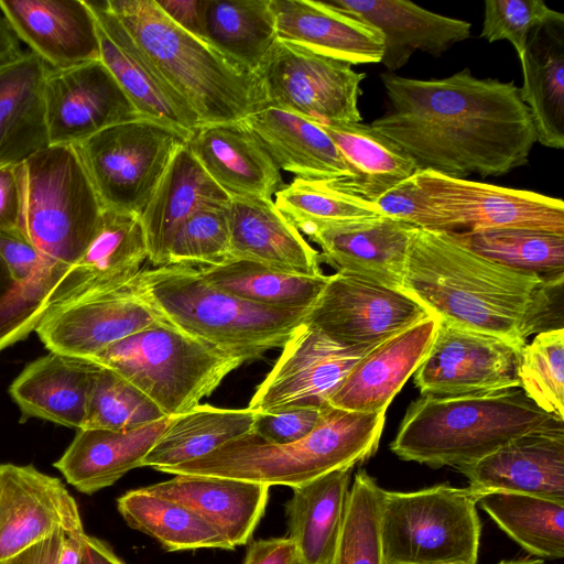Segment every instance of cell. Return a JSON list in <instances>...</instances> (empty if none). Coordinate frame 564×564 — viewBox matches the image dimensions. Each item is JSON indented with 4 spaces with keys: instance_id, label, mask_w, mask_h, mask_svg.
I'll list each match as a JSON object with an SVG mask.
<instances>
[{
    "instance_id": "17",
    "label": "cell",
    "mask_w": 564,
    "mask_h": 564,
    "mask_svg": "<svg viewBox=\"0 0 564 564\" xmlns=\"http://www.w3.org/2000/svg\"><path fill=\"white\" fill-rule=\"evenodd\" d=\"M45 108L50 145H74L106 128L142 118L100 59L51 68Z\"/></svg>"
},
{
    "instance_id": "19",
    "label": "cell",
    "mask_w": 564,
    "mask_h": 564,
    "mask_svg": "<svg viewBox=\"0 0 564 564\" xmlns=\"http://www.w3.org/2000/svg\"><path fill=\"white\" fill-rule=\"evenodd\" d=\"M94 12L100 61L142 118L169 126L188 139L200 127L189 106L162 77L109 9L107 0H86Z\"/></svg>"
},
{
    "instance_id": "14",
    "label": "cell",
    "mask_w": 564,
    "mask_h": 564,
    "mask_svg": "<svg viewBox=\"0 0 564 564\" xmlns=\"http://www.w3.org/2000/svg\"><path fill=\"white\" fill-rule=\"evenodd\" d=\"M414 176L455 231L525 228L564 236L561 198L430 170H417Z\"/></svg>"
},
{
    "instance_id": "12",
    "label": "cell",
    "mask_w": 564,
    "mask_h": 564,
    "mask_svg": "<svg viewBox=\"0 0 564 564\" xmlns=\"http://www.w3.org/2000/svg\"><path fill=\"white\" fill-rule=\"evenodd\" d=\"M431 316L401 289L335 272L304 323L344 346L368 349Z\"/></svg>"
},
{
    "instance_id": "22",
    "label": "cell",
    "mask_w": 564,
    "mask_h": 564,
    "mask_svg": "<svg viewBox=\"0 0 564 564\" xmlns=\"http://www.w3.org/2000/svg\"><path fill=\"white\" fill-rule=\"evenodd\" d=\"M0 12L51 68L100 59L97 22L86 0H0Z\"/></svg>"
},
{
    "instance_id": "13",
    "label": "cell",
    "mask_w": 564,
    "mask_h": 564,
    "mask_svg": "<svg viewBox=\"0 0 564 564\" xmlns=\"http://www.w3.org/2000/svg\"><path fill=\"white\" fill-rule=\"evenodd\" d=\"M523 348L487 333L438 321L413 373L421 394L459 395L520 388Z\"/></svg>"
},
{
    "instance_id": "56",
    "label": "cell",
    "mask_w": 564,
    "mask_h": 564,
    "mask_svg": "<svg viewBox=\"0 0 564 564\" xmlns=\"http://www.w3.org/2000/svg\"><path fill=\"white\" fill-rule=\"evenodd\" d=\"M299 555L289 536L253 541L247 551L243 564H295Z\"/></svg>"
},
{
    "instance_id": "48",
    "label": "cell",
    "mask_w": 564,
    "mask_h": 564,
    "mask_svg": "<svg viewBox=\"0 0 564 564\" xmlns=\"http://www.w3.org/2000/svg\"><path fill=\"white\" fill-rule=\"evenodd\" d=\"M227 205L206 206L193 214L171 241L169 263L209 267L229 260Z\"/></svg>"
},
{
    "instance_id": "30",
    "label": "cell",
    "mask_w": 564,
    "mask_h": 564,
    "mask_svg": "<svg viewBox=\"0 0 564 564\" xmlns=\"http://www.w3.org/2000/svg\"><path fill=\"white\" fill-rule=\"evenodd\" d=\"M99 369L90 360L50 351L20 372L9 393L24 419L37 417L78 431Z\"/></svg>"
},
{
    "instance_id": "34",
    "label": "cell",
    "mask_w": 564,
    "mask_h": 564,
    "mask_svg": "<svg viewBox=\"0 0 564 564\" xmlns=\"http://www.w3.org/2000/svg\"><path fill=\"white\" fill-rule=\"evenodd\" d=\"M145 488L195 511L234 547L247 544L252 538L270 492V487L263 484L197 475H174Z\"/></svg>"
},
{
    "instance_id": "2",
    "label": "cell",
    "mask_w": 564,
    "mask_h": 564,
    "mask_svg": "<svg viewBox=\"0 0 564 564\" xmlns=\"http://www.w3.org/2000/svg\"><path fill=\"white\" fill-rule=\"evenodd\" d=\"M563 288L492 262L452 232L416 229L401 290L441 322L523 348L529 336L563 328Z\"/></svg>"
},
{
    "instance_id": "41",
    "label": "cell",
    "mask_w": 564,
    "mask_h": 564,
    "mask_svg": "<svg viewBox=\"0 0 564 564\" xmlns=\"http://www.w3.org/2000/svg\"><path fill=\"white\" fill-rule=\"evenodd\" d=\"M198 268L216 288L242 300L275 308L310 310L328 280L326 274H291L242 259Z\"/></svg>"
},
{
    "instance_id": "44",
    "label": "cell",
    "mask_w": 564,
    "mask_h": 564,
    "mask_svg": "<svg viewBox=\"0 0 564 564\" xmlns=\"http://www.w3.org/2000/svg\"><path fill=\"white\" fill-rule=\"evenodd\" d=\"M279 210L300 230L383 216L378 206L335 187L330 181L294 177L275 195Z\"/></svg>"
},
{
    "instance_id": "59",
    "label": "cell",
    "mask_w": 564,
    "mask_h": 564,
    "mask_svg": "<svg viewBox=\"0 0 564 564\" xmlns=\"http://www.w3.org/2000/svg\"><path fill=\"white\" fill-rule=\"evenodd\" d=\"M20 39L0 12V63L13 59L23 53Z\"/></svg>"
},
{
    "instance_id": "62",
    "label": "cell",
    "mask_w": 564,
    "mask_h": 564,
    "mask_svg": "<svg viewBox=\"0 0 564 564\" xmlns=\"http://www.w3.org/2000/svg\"><path fill=\"white\" fill-rule=\"evenodd\" d=\"M295 564H302L300 561H297Z\"/></svg>"
},
{
    "instance_id": "54",
    "label": "cell",
    "mask_w": 564,
    "mask_h": 564,
    "mask_svg": "<svg viewBox=\"0 0 564 564\" xmlns=\"http://www.w3.org/2000/svg\"><path fill=\"white\" fill-rule=\"evenodd\" d=\"M21 214V164L0 166V230L20 229Z\"/></svg>"
},
{
    "instance_id": "45",
    "label": "cell",
    "mask_w": 564,
    "mask_h": 564,
    "mask_svg": "<svg viewBox=\"0 0 564 564\" xmlns=\"http://www.w3.org/2000/svg\"><path fill=\"white\" fill-rule=\"evenodd\" d=\"M382 496L383 488L365 469L355 474L329 564H386L381 543Z\"/></svg>"
},
{
    "instance_id": "61",
    "label": "cell",
    "mask_w": 564,
    "mask_h": 564,
    "mask_svg": "<svg viewBox=\"0 0 564 564\" xmlns=\"http://www.w3.org/2000/svg\"><path fill=\"white\" fill-rule=\"evenodd\" d=\"M498 564H545L543 560L524 557L519 560H503Z\"/></svg>"
},
{
    "instance_id": "42",
    "label": "cell",
    "mask_w": 564,
    "mask_h": 564,
    "mask_svg": "<svg viewBox=\"0 0 564 564\" xmlns=\"http://www.w3.org/2000/svg\"><path fill=\"white\" fill-rule=\"evenodd\" d=\"M479 507L525 552L543 560L564 557V503L551 499L495 491Z\"/></svg>"
},
{
    "instance_id": "37",
    "label": "cell",
    "mask_w": 564,
    "mask_h": 564,
    "mask_svg": "<svg viewBox=\"0 0 564 564\" xmlns=\"http://www.w3.org/2000/svg\"><path fill=\"white\" fill-rule=\"evenodd\" d=\"M330 137L354 176L330 183L351 195L375 202L413 175V159L397 143L362 122L322 127Z\"/></svg>"
},
{
    "instance_id": "47",
    "label": "cell",
    "mask_w": 564,
    "mask_h": 564,
    "mask_svg": "<svg viewBox=\"0 0 564 564\" xmlns=\"http://www.w3.org/2000/svg\"><path fill=\"white\" fill-rule=\"evenodd\" d=\"M520 389L539 408L564 420V328L536 334L521 351Z\"/></svg>"
},
{
    "instance_id": "49",
    "label": "cell",
    "mask_w": 564,
    "mask_h": 564,
    "mask_svg": "<svg viewBox=\"0 0 564 564\" xmlns=\"http://www.w3.org/2000/svg\"><path fill=\"white\" fill-rule=\"evenodd\" d=\"M561 20L564 14L542 0H487L480 36L489 43L510 42L521 61L532 31Z\"/></svg>"
},
{
    "instance_id": "23",
    "label": "cell",
    "mask_w": 564,
    "mask_h": 564,
    "mask_svg": "<svg viewBox=\"0 0 564 564\" xmlns=\"http://www.w3.org/2000/svg\"><path fill=\"white\" fill-rule=\"evenodd\" d=\"M334 9L362 20L381 31V63L393 73L421 51L438 57L470 35L471 24L445 17L404 0H327Z\"/></svg>"
},
{
    "instance_id": "60",
    "label": "cell",
    "mask_w": 564,
    "mask_h": 564,
    "mask_svg": "<svg viewBox=\"0 0 564 564\" xmlns=\"http://www.w3.org/2000/svg\"><path fill=\"white\" fill-rule=\"evenodd\" d=\"M86 533L65 534L58 564H82L85 552Z\"/></svg>"
},
{
    "instance_id": "4",
    "label": "cell",
    "mask_w": 564,
    "mask_h": 564,
    "mask_svg": "<svg viewBox=\"0 0 564 564\" xmlns=\"http://www.w3.org/2000/svg\"><path fill=\"white\" fill-rule=\"evenodd\" d=\"M564 424L520 389L421 394L408 408L390 449L432 468L474 463L523 434Z\"/></svg>"
},
{
    "instance_id": "29",
    "label": "cell",
    "mask_w": 564,
    "mask_h": 564,
    "mask_svg": "<svg viewBox=\"0 0 564 564\" xmlns=\"http://www.w3.org/2000/svg\"><path fill=\"white\" fill-rule=\"evenodd\" d=\"M51 67L32 51L0 63V166L50 145L45 82Z\"/></svg>"
},
{
    "instance_id": "25",
    "label": "cell",
    "mask_w": 564,
    "mask_h": 564,
    "mask_svg": "<svg viewBox=\"0 0 564 564\" xmlns=\"http://www.w3.org/2000/svg\"><path fill=\"white\" fill-rule=\"evenodd\" d=\"M437 325L438 319L431 316L373 347L349 371L329 405L355 412H386L425 357Z\"/></svg>"
},
{
    "instance_id": "16",
    "label": "cell",
    "mask_w": 564,
    "mask_h": 564,
    "mask_svg": "<svg viewBox=\"0 0 564 564\" xmlns=\"http://www.w3.org/2000/svg\"><path fill=\"white\" fill-rule=\"evenodd\" d=\"M159 321L130 283L86 289L63 300L46 311L34 332L50 351L91 360Z\"/></svg>"
},
{
    "instance_id": "9",
    "label": "cell",
    "mask_w": 564,
    "mask_h": 564,
    "mask_svg": "<svg viewBox=\"0 0 564 564\" xmlns=\"http://www.w3.org/2000/svg\"><path fill=\"white\" fill-rule=\"evenodd\" d=\"M479 497L449 484L383 489L381 543L386 564H477Z\"/></svg>"
},
{
    "instance_id": "38",
    "label": "cell",
    "mask_w": 564,
    "mask_h": 564,
    "mask_svg": "<svg viewBox=\"0 0 564 564\" xmlns=\"http://www.w3.org/2000/svg\"><path fill=\"white\" fill-rule=\"evenodd\" d=\"M257 411L198 404L173 416L169 427L148 453L142 467L159 471L200 458L252 431Z\"/></svg>"
},
{
    "instance_id": "3",
    "label": "cell",
    "mask_w": 564,
    "mask_h": 564,
    "mask_svg": "<svg viewBox=\"0 0 564 564\" xmlns=\"http://www.w3.org/2000/svg\"><path fill=\"white\" fill-rule=\"evenodd\" d=\"M107 3L200 126L240 121L268 107L257 73L178 28L154 0Z\"/></svg>"
},
{
    "instance_id": "52",
    "label": "cell",
    "mask_w": 564,
    "mask_h": 564,
    "mask_svg": "<svg viewBox=\"0 0 564 564\" xmlns=\"http://www.w3.org/2000/svg\"><path fill=\"white\" fill-rule=\"evenodd\" d=\"M43 315L40 304L12 279L0 258V351L24 339Z\"/></svg>"
},
{
    "instance_id": "50",
    "label": "cell",
    "mask_w": 564,
    "mask_h": 564,
    "mask_svg": "<svg viewBox=\"0 0 564 564\" xmlns=\"http://www.w3.org/2000/svg\"><path fill=\"white\" fill-rule=\"evenodd\" d=\"M0 258L12 279L29 292L45 314L51 307V286L44 261L21 229L0 230Z\"/></svg>"
},
{
    "instance_id": "11",
    "label": "cell",
    "mask_w": 564,
    "mask_h": 564,
    "mask_svg": "<svg viewBox=\"0 0 564 564\" xmlns=\"http://www.w3.org/2000/svg\"><path fill=\"white\" fill-rule=\"evenodd\" d=\"M257 74L268 107L321 127L362 122L358 102L366 74L349 63L278 39Z\"/></svg>"
},
{
    "instance_id": "39",
    "label": "cell",
    "mask_w": 564,
    "mask_h": 564,
    "mask_svg": "<svg viewBox=\"0 0 564 564\" xmlns=\"http://www.w3.org/2000/svg\"><path fill=\"white\" fill-rule=\"evenodd\" d=\"M117 508L130 528L153 538L165 551L235 549L195 511L145 487L123 494L117 500Z\"/></svg>"
},
{
    "instance_id": "58",
    "label": "cell",
    "mask_w": 564,
    "mask_h": 564,
    "mask_svg": "<svg viewBox=\"0 0 564 564\" xmlns=\"http://www.w3.org/2000/svg\"><path fill=\"white\" fill-rule=\"evenodd\" d=\"M82 564H126L109 544L95 536L86 535Z\"/></svg>"
},
{
    "instance_id": "33",
    "label": "cell",
    "mask_w": 564,
    "mask_h": 564,
    "mask_svg": "<svg viewBox=\"0 0 564 564\" xmlns=\"http://www.w3.org/2000/svg\"><path fill=\"white\" fill-rule=\"evenodd\" d=\"M230 196L205 172L187 143L182 147L141 213L148 260L160 267L169 263V248L180 227L197 210L227 205Z\"/></svg>"
},
{
    "instance_id": "15",
    "label": "cell",
    "mask_w": 564,
    "mask_h": 564,
    "mask_svg": "<svg viewBox=\"0 0 564 564\" xmlns=\"http://www.w3.org/2000/svg\"><path fill=\"white\" fill-rule=\"evenodd\" d=\"M371 349L344 346L303 323L282 347L248 408L261 413L324 409L349 371Z\"/></svg>"
},
{
    "instance_id": "46",
    "label": "cell",
    "mask_w": 564,
    "mask_h": 564,
    "mask_svg": "<svg viewBox=\"0 0 564 564\" xmlns=\"http://www.w3.org/2000/svg\"><path fill=\"white\" fill-rule=\"evenodd\" d=\"M166 415L138 388L100 366L88 394L83 429L124 431Z\"/></svg>"
},
{
    "instance_id": "63",
    "label": "cell",
    "mask_w": 564,
    "mask_h": 564,
    "mask_svg": "<svg viewBox=\"0 0 564 564\" xmlns=\"http://www.w3.org/2000/svg\"><path fill=\"white\" fill-rule=\"evenodd\" d=\"M0 564H3V562H1Z\"/></svg>"
},
{
    "instance_id": "57",
    "label": "cell",
    "mask_w": 564,
    "mask_h": 564,
    "mask_svg": "<svg viewBox=\"0 0 564 564\" xmlns=\"http://www.w3.org/2000/svg\"><path fill=\"white\" fill-rule=\"evenodd\" d=\"M65 534V531L58 530L51 536L7 560L3 564H58Z\"/></svg>"
},
{
    "instance_id": "8",
    "label": "cell",
    "mask_w": 564,
    "mask_h": 564,
    "mask_svg": "<svg viewBox=\"0 0 564 564\" xmlns=\"http://www.w3.org/2000/svg\"><path fill=\"white\" fill-rule=\"evenodd\" d=\"M90 361L123 377L164 415L176 416L198 405L247 359L161 319Z\"/></svg>"
},
{
    "instance_id": "36",
    "label": "cell",
    "mask_w": 564,
    "mask_h": 564,
    "mask_svg": "<svg viewBox=\"0 0 564 564\" xmlns=\"http://www.w3.org/2000/svg\"><path fill=\"white\" fill-rule=\"evenodd\" d=\"M355 467L297 486L285 506L289 538L302 564H329L340 533Z\"/></svg>"
},
{
    "instance_id": "32",
    "label": "cell",
    "mask_w": 564,
    "mask_h": 564,
    "mask_svg": "<svg viewBox=\"0 0 564 564\" xmlns=\"http://www.w3.org/2000/svg\"><path fill=\"white\" fill-rule=\"evenodd\" d=\"M242 121L280 171L311 181L350 180L354 176L327 132L299 115L265 107Z\"/></svg>"
},
{
    "instance_id": "20",
    "label": "cell",
    "mask_w": 564,
    "mask_h": 564,
    "mask_svg": "<svg viewBox=\"0 0 564 564\" xmlns=\"http://www.w3.org/2000/svg\"><path fill=\"white\" fill-rule=\"evenodd\" d=\"M456 469L478 497L505 491L564 503V424L518 436Z\"/></svg>"
},
{
    "instance_id": "10",
    "label": "cell",
    "mask_w": 564,
    "mask_h": 564,
    "mask_svg": "<svg viewBox=\"0 0 564 564\" xmlns=\"http://www.w3.org/2000/svg\"><path fill=\"white\" fill-rule=\"evenodd\" d=\"M187 141L169 126L139 118L106 128L74 148L104 209L141 215Z\"/></svg>"
},
{
    "instance_id": "21",
    "label": "cell",
    "mask_w": 564,
    "mask_h": 564,
    "mask_svg": "<svg viewBox=\"0 0 564 564\" xmlns=\"http://www.w3.org/2000/svg\"><path fill=\"white\" fill-rule=\"evenodd\" d=\"M416 228L379 216L312 228L304 232L317 243L321 263L401 289L409 249Z\"/></svg>"
},
{
    "instance_id": "53",
    "label": "cell",
    "mask_w": 564,
    "mask_h": 564,
    "mask_svg": "<svg viewBox=\"0 0 564 564\" xmlns=\"http://www.w3.org/2000/svg\"><path fill=\"white\" fill-rule=\"evenodd\" d=\"M323 409H288L272 413L257 412L252 433L272 444L302 440L317 425Z\"/></svg>"
},
{
    "instance_id": "31",
    "label": "cell",
    "mask_w": 564,
    "mask_h": 564,
    "mask_svg": "<svg viewBox=\"0 0 564 564\" xmlns=\"http://www.w3.org/2000/svg\"><path fill=\"white\" fill-rule=\"evenodd\" d=\"M147 260L148 246L140 215L104 209L85 253L58 282L52 306L86 289L126 286Z\"/></svg>"
},
{
    "instance_id": "55",
    "label": "cell",
    "mask_w": 564,
    "mask_h": 564,
    "mask_svg": "<svg viewBox=\"0 0 564 564\" xmlns=\"http://www.w3.org/2000/svg\"><path fill=\"white\" fill-rule=\"evenodd\" d=\"M164 14L178 28L205 40L204 0H154Z\"/></svg>"
},
{
    "instance_id": "27",
    "label": "cell",
    "mask_w": 564,
    "mask_h": 564,
    "mask_svg": "<svg viewBox=\"0 0 564 564\" xmlns=\"http://www.w3.org/2000/svg\"><path fill=\"white\" fill-rule=\"evenodd\" d=\"M187 145L230 197L272 198L285 185L281 171L242 120L200 126Z\"/></svg>"
},
{
    "instance_id": "5",
    "label": "cell",
    "mask_w": 564,
    "mask_h": 564,
    "mask_svg": "<svg viewBox=\"0 0 564 564\" xmlns=\"http://www.w3.org/2000/svg\"><path fill=\"white\" fill-rule=\"evenodd\" d=\"M384 421L386 412H355L328 405L323 409L315 429L300 441L272 444L250 432L164 473L295 488L334 470L355 467L373 456Z\"/></svg>"
},
{
    "instance_id": "51",
    "label": "cell",
    "mask_w": 564,
    "mask_h": 564,
    "mask_svg": "<svg viewBox=\"0 0 564 564\" xmlns=\"http://www.w3.org/2000/svg\"><path fill=\"white\" fill-rule=\"evenodd\" d=\"M386 217L433 231H455L454 226L427 197L414 174L382 194L373 202Z\"/></svg>"
},
{
    "instance_id": "7",
    "label": "cell",
    "mask_w": 564,
    "mask_h": 564,
    "mask_svg": "<svg viewBox=\"0 0 564 564\" xmlns=\"http://www.w3.org/2000/svg\"><path fill=\"white\" fill-rule=\"evenodd\" d=\"M20 229L42 256L53 293L96 235L104 207L74 145H48L21 163Z\"/></svg>"
},
{
    "instance_id": "24",
    "label": "cell",
    "mask_w": 564,
    "mask_h": 564,
    "mask_svg": "<svg viewBox=\"0 0 564 564\" xmlns=\"http://www.w3.org/2000/svg\"><path fill=\"white\" fill-rule=\"evenodd\" d=\"M230 259L253 261L305 276L324 274L319 252L275 206L273 198L230 197Z\"/></svg>"
},
{
    "instance_id": "1",
    "label": "cell",
    "mask_w": 564,
    "mask_h": 564,
    "mask_svg": "<svg viewBox=\"0 0 564 564\" xmlns=\"http://www.w3.org/2000/svg\"><path fill=\"white\" fill-rule=\"evenodd\" d=\"M388 110L370 127L415 162L453 177L502 176L529 163L536 133L514 82L475 77L380 75Z\"/></svg>"
},
{
    "instance_id": "28",
    "label": "cell",
    "mask_w": 564,
    "mask_h": 564,
    "mask_svg": "<svg viewBox=\"0 0 564 564\" xmlns=\"http://www.w3.org/2000/svg\"><path fill=\"white\" fill-rule=\"evenodd\" d=\"M173 416L124 431L78 430L54 463L76 490L91 495L113 485L142 462L169 427Z\"/></svg>"
},
{
    "instance_id": "40",
    "label": "cell",
    "mask_w": 564,
    "mask_h": 564,
    "mask_svg": "<svg viewBox=\"0 0 564 564\" xmlns=\"http://www.w3.org/2000/svg\"><path fill=\"white\" fill-rule=\"evenodd\" d=\"M205 40L257 73L278 41L271 0H204Z\"/></svg>"
},
{
    "instance_id": "6",
    "label": "cell",
    "mask_w": 564,
    "mask_h": 564,
    "mask_svg": "<svg viewBox=\"0 0 564 564\" xmlns=\"http://www.w3.org/2000/svg\"><path fill=\"white\" fill-rule=\"evenodd\" d=\"M131 284L161 319L247 361L282 348L308 312L242 300L210 284L199 268L188 264L142 269Z\"/></svg>"
},
{
    "instance_id": "18",
    "label": "cell",
    "mask_w": 564,
    "mask_h": 564,
    "mask_svg": "<svg viewBox=\"0 0 564 564\" xmlns=\"http://www.w3.org/2000/svg\"><path fill=\"white\" fill-rule=\"evenodd\" d=\"M63 530L84 533L75 498L33 465L0 463V563Z\"/></svg>"
},
{
    "instance_id": "43",
    "label": "cell",
    "mask_w": 564,
    "mask_h": 564,
    "mask_svg": "<svg viewBox=\"0 0 564 564\" xmlns=\"http://www.w3.org/2000/svg\"><path fill=\"white\" fill-rule=\"evenodd\" d=\"M473 252L544 283L564 281V236L554 232L501 228L452 231Z\"/></svg>"
},
{
    "instance_id": "35",
    "label": "cell",
    "mask_w": 564,
    "mask_h": 564,
    "mask_svg": "<svg viewBox=\"0 0 564 564\" xmlns=\"http://www.w3.org/2000/svg\"><path fill=\"white\" fill-rule=\"evenodd\" d=\"M519 94L543 147L564 149V20L532 31L522 59Z\"/></svg>"
},
{
    "instance_id": "26",
    "label": "cell",
    "mask_w": 564,
    "mask_h": 564,
    "mask_svg": "<svg viewBox=\"0 0 564 564\" xmlns=\"http://www.w3.org/2000/svg\"><path fill=\"white\" fill-rule=\"evenodd\" d=\"M278 39L350 65L379 64L384 36L376 26L325 1L271 0Z\"/></svg>"
}]
</instances>
